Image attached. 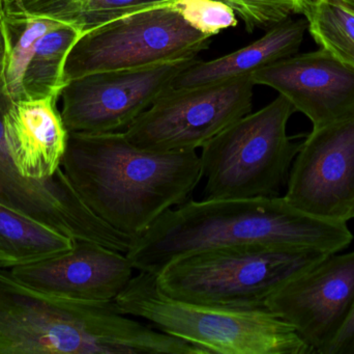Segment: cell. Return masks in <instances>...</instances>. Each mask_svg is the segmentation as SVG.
<instances>
[{"mask_svg":"<svg viewBox=\"0 0 354 354\" xmlns=\"http://www.w3.org/2000/svg\"><path fill=\"white\" fill-rule=\"evenodd\" d=\"M353 240L347 222L314 218L284 197L187 201L133 239L134 269L157 276L174 260L216 247L266 245L340 253Z\"/></svg>","mask_w":354,"mask_h":354,"instance_id":"obj_1","label":"cell"},{"mask_svg":"<svg viewBox=\"0 0 354 354\" xmlns=\"http://www.w3.org/2000/svg\"><path fill=\"white\" fill-rule=\"evenodd\" d=\"M62 166L91 211L133 238L189 201L203 179L197 152L142 149L124 132H70Z\"/></svg>","mask_w":354,"mask_h":354,"instance_id":"obj_2","label":"cell"},{"mask_svg":"<svg viewBox=\"0 0 354 354\" xmlns=\"http://www.w3.org/2000/svg\"><path fill=\"white\" fill-rule=\"evenodd\" d=\"M122 313L115 301L44 292L0 267V354H198Z\"/></svg>","mask_w":354,"mask_h":354,"instance_id":"obj_3","label":"cell"},{"mask_svg":"<svg viewBox=\"0 0 354 354\" xmlns=\"http://www.w3.org/2000/svg\"><path fill=\"white\" fill-rule=\"evenodd\" d=\"M131 317L198 347L203 354H314L297 330L268 308L239 309L187 303L160 290L155 274L139 272L115 299Z\"/></svg>","mask_w":354,"mask_h":354,"instance_id":"obj_4","label":"cell"},{"mask_svg":"<svg viewBox=\"0 0 354 354\" xmlns=\"http://www.w3.org/2000/svg\"><path fill=\"white\" fill-rule=\"evenodd\" d=\"M332 254L266 245L205 249L174 260L156 276L168 297L200 305L255 309Z\"/></svg>","mask_w":354,"mask_h":354,"instance_id":"obj_5","label":"cell"},{"mask_svg":"<svg viewBox=\"0 0 354 354\" xmlns=\"http://www.w3.org/2000/svg\"><path fill=\"white\" fill-rule=\"evenodd\" d=\"M295 110L282 95L245 114L208 141L200 155L202 200L278 197L301 143L287 134Z\"/></svg>","mask_w":354,"mask_h":354,"instance_id":"obj_6","label":"cell"},{"mask_svg":"<svg viewBox=\"0 0 354 354\" xmlns=\"http://www.w3.org/2000/svg\"><path fill=\"white\" fill-rule=\"evenodd\" d=\"M174 1L129 12L83 33L66 57V82L93 73L196 58L209 47L212 37L187 23Z\"/></svg>","mask_w":354,"mask_h":354,"instance_id":"obj_7","label":"cell"},{"mask_svg":"<svg viewBox=\"0 0 354 354\" xmlns=\"http://www.w3.org/2000/svg\"><path fill=\"white\" fill-rule=\"evenodd\" d=\"M252 75L200 87L171 89L126 131L137 147L157 152L197 151L253 106Z\"/></svg>","mask_w":354,"mask_h":354,"instance_id":"obj_8","label":"cell"},{"mask_svg":"<svg viewBox=\"0 0 354 354\" xmlns=\"http://www.w3.org/2000/svg\"><path fill=\"white\" fill-rule=\"evenodd\" d=\"M196 58L93 73L66 82L60 97L68 132H124L172 89Z\"/></svg>","mask_w":354,"mask_h":354,"instance_id":"obj_9","label":"cell"},{"mask_svg":"<svg viewBox=\"0 0 354 354\" xmlns=\"http://www.w3.org/2000/svg\"><path fill=\"white\" fill-rule=\"evenodd\" d=\"M12 104V99L0 89V203L73 240L91 241L128 253L133 237L93 213L62 168L45 181L29 180L19 174L4 134V116Z\"/></svg>","mask_w":354,"mask_h":354,"instance_id":"obj_10","label":"cell"},{"mask_svg":"<svg viewBox=\"0 0 354 354\" xmlns=\"http://www.w3.org/2000/svg\"><path fill=\"white\" fill-rule=\"evenodd\" d=\"M284 197L301 211L347 222L354 210V118L313 128L301 143Z\"/></svg>","mask_w":354,"mask_h":354,"instance_id":"obj_11","label":"cell"},{"mask_svg":"<svg viewBox=\"0 0 354 354\" xmlns=\"http://www.w3.org/2000/svg\"><path fill=\"white\" fill-rule=\"evenodd\" d=\"M338 254L291 278L266 303L315 354L326 353L354 307V251Z\"/></svg>","mask_w":354,"mask_h":354,"instance_id":"obj_12","label":"cell"},{"mask_svg":"<svg viewBox=\"0 0 354 354\" xmlns=\"http://www.w3.org/2000/svg\"><path fill=\"white\" fill-rule=\"evenodd\" d=\"M252 79L279 91L314 129L354 118V67L322 48L278 60Z\"/></svg>","mask_w":354,"mask_h":354,"instance_id":"obj_13","label":"cell"},{"mask_svg":"<svg viewBox=\"0 0 354 354\" xmlns=\"http://www.w3.org/2000/svg\"><path fill=\"white\" fill-rule=\"evenodd\" d=\"M128 256L99 243L74 240L72 249L10 269L29 286L68 299L114 301L130 284Z\"/></svg>","mask_w":354,"mask_h":354,"instance_id":"obj_14","label":"cell"},{"mask_svg":"<svg viewBox=\"0 0 354 354\" xmlns=\"http://www.w3.org/2000/svg\"><path fill=\"white\" fill-rule=\"evenodd\" d=\"M58 97L12 102L4 116L10 158L21 176L45 181L62 170L68 132L57 109Z\"/></svg>","mask_w":354,"mask_h":354,"instance_id":"obj_15","label":"cell"},{"mask_svg":"<svg viewBox=\"0 0 354 354\" xmlns=\"http://www.w3.org/2000/svg\"><path fill=\"white\" fill-rule=\"evenodd\" d=\"M307 30L305 18L287 19L270 27L257 41L232 53L209 62L196 60L176 77L172 89L200 87L252 75L255 71L297 54Z\"/></svg>","mask_w":354,"mask_h":354,"instance_id":"obj_16","label":"cell"},{"mask_svg":"<svg viewBox=\"0 0 354 354\" xmlns=\"http://www.w3.org/2000/svg\"><path fill=\"white\" fill-rule=\"evenodd\" d=\"M82 35L76 27L62 22L31 45L23 66L21 101L60 97L66 85V57Z\"/></svg>","mask_w":354,"mask_h":354,"instance_id":"obj_17","label":"cell"},{"mask_svg":"<svg viewBox=\"0 0 354 354\" xmlns=\"http://www.w3.org/2000/svg\"><path fill=\"white\" fill-rule=\"evenodd\" d=\"M70 237L0 203V267L10 268L72 249Z\"/></svg>","mask_w":354,"mask_h":354,"instance_id":"obj_18","label":"cell"},{"mask_svg":"<svg viewBox=\"0 0 354 354\" xmlns=\"http://www.w3.org/2000/svg\"><path fill=\"white\" fill-rule=\"evenodd\" d=\"M165 1L167 0H37L21 8L72 25L84 33L129 12Z\"/></svg>","mask_w":354,"mask_h":354,"instance_id":"obj_19","label":"cell"},{"mask_svg":"<svg viewBox=\"0 0 354 354\" xmlns=\"http://www.w3.org/2000/svg\"><path fill=\"white\" fill-rule=\"evenodd\" d=\"M316 43L354 67V14L334 0H308L303 12Z\"/></svg>","mask_w":354,"mask_h":354,"instance_id":"obj_20","label":"cell"},{"mask_svg":"<svg viewBox=\"0 0 354 354\" xmlns=\"http://www.w3.org/2000/svg\"><path fill=\"white\" fill-rule=\"evenodd\" d=\"M228 4L241 19L245 30L252 33L256 29L270 27L291 18L293 15H303L308 0H221Z\"/></svg>","mask_w":354,"mask_h":354,"instance_id":"obj_21","label":"cell"},{"mask_svg":"<svg viewBox=\"0 0 354 354\" xmlns=\"http://www.w3.org/2000/svg\"><path fill=\"white\" fill-rule=\"evenodd\" d=\"M174 6L187 23L209 37L237 25L236 14L221 0H176Z\"/></svg>","mask_w":354,"mask_h":354,"instance_id":"obj_22","label":"cell"},{"mask_svg":"<svg viewBox=\"0 0 354 354\" xmlns=\"http://www.w3.org/2000/svg\"><path fill=\"white\" fill-rule=\"evenodd\" d=\"M324 354H354V307L346 324Z\"/></svg>","mask_w":354,"mask_h":354,"instance_id":"obj_23","label":"cell"},{"mask_svg":"<svg viewBox=\"0 0 354 354\" xmlns=\"http://www.w3.org/2000/svg\"><path fill=\"white\" fill-rule=\"evenodd\" d=\"M4 60H6V35H4L2 19L0 21V89L2 91V76H3Z\"/></svg>","mask_w":354,"mask_h":354,"instance_id":"obj_24","label":"cell"},{"mask_svg":"<svg viewBox=\"0 0 354 354\" xmlns=\"http://www.w3.org/2000/svg\"><path fill=\"white\" fill-rule=\"evenodd\" d=\"M3 6H18V8H23V6H28V4L33 3L37 0H2Z\"/></svg>","mask_w":354,"mask_h":354,"instance_id":"obj_25","label":"cell"},{"mask_svg":"<svg viewBox=\"0 0 354 354\" xmlns=\"http://www.w3.org/2000/svg\"><path fill=\"white\" fill-rule=\"evenodd\" d=\"M334 1L338 2L354 14V0H334Z\"/></svg>","mask_w":354,"mask_h":354,"instance_id":"obj_26","label":"cell"},{"mask_svg":"<svg viewBox=\"0 0 354 354\" xmlns=\"http://www.w3.org/2000/svg\"><path fill=\"white\" fill-rule=\"evenodd\" d=\"M2 15H3V1L0 0V21H1Z\"/></svg>","mask_w":354,"mask_h":354,"instance_id":"obj_27","label":"cell"},{"mask_svg":"<svg viewBox=\"0 0 354 354\" xmlns=\"http://www.w3.org/2000/svg\"><path fill=\"white\" fill-rule=\"evenodd\" d=\"M353 218H354V210H353Z\"/></svg>","mask_w":354,"mask_h":354,"instance_id":"obj_28","label":"cell"}]
</instances>
